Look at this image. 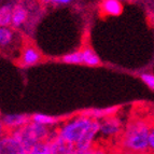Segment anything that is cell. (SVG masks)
<instances>
[{
  "label": "cell",
  "instance_id": "1",
  "mask_svg": "<svg viewBox=\"0 0 154 154\" xmlns=\"http://www.w3.org/2000/svg\"><path fill=\"white\" fill-rule=\"evenodd\" d=\"M151 123L144 119H131L120 137L121 150L133 154H148Z\"/></svg>",
  "mask_w": 154,
  "mask_h": 154
},
{
  "label": "cell",
  "instance_id": "2",
  "mask_svg": "<svg viewBox=\"0 0 154 154\" xmlns=\"http://www.w3.org/2000/svg\"><path fill=\"white\" fill-rule=\"evenodd\" d=\"M94 119L90 118L84 113H81L59 123L55 128V134L59 138L64 139L65 141L75 146L83 138L85 133L88 131Z\"/></svg>",
  "mask_w": 154,
  "mask_h": 154
},
{
  "label": "cell",
  "instance_id": "3",
  "mask_svg": "<svg viewBox=\"0 0 154 154\" xmlns=\"http://www.w3.org/2000/svg\"><path fill=\"white\" fill-rule=\"evenodd\" d=\"M12 134L25 149H28L40 142L49 141L55 135V129H51V127L40 125L31 121L21 128L12 131Z\"/></svg>",
  "mask_w": 154,
  "mask_h": 154
},
{
  "label": "cell",
  "instance_id": "4",
  "mask_svg": "<svg viewBox=\"0 0 154 154\" xmlns=\"http://www.w3.org/2000/svg\"><path fill=\"white\" fill-rule=\"evenodd\" d=\"M99 122H100L99 135L103 139H109V140L121 137L122 133L124 131V127H125L123 125L122 120L120 118H118L116 116L106 118Z\"/></svg>",
  "mask_w": 154,
  "mask_h": 154
},
{
  "label": "cell",
  "instance_id": "5",
  "mask_svg": "<svg viewBox=\"0 0 154 154\" xmlns=\"http://www.w3.org/2000/svg\"><path fill=\"white\" fill-rule=\"evenodd\" d=\"M25 148L12 133H7L0 138V154H23Z\"/></svg>",
  "mask_w": 154,
  "mask_h": 154
},
{
  "label": "cell",
  "instance_id": "6",
  "mask_svg": "<svg viewBox=\"0 0 154 154\" xmlns=\"http://www.w3.org/2000/svg\"><path fill=\"white\" fill-rule=\"evenodd\" d=\"M2 124L5 125V129L8 133L16 131V129L21 128L26 124L31 122V116L28 114H21V113H16V114H5V116L0 118Z\"/></svg>",
  "mask_w": 154,
  "mask_h": 154
},
{
  "label": "cell",
  "instance_id": "7",
  "mask_svg": "<svg viewBox=\"0 0 154 154\" xmlns=\"http://www.w3.org/2000/svg\"><path fill=\"white\" fill-rule=\"evenodd\" d=\"M41 60V54L31 44H27L23 48L20 57V65L23 67H30L37 65Z\"/></svg>",
  "mask_w": 154,
  "mask_h": 154
},
{
  "label": "cell",
  "instance_id": "8",
  "mask_svg": "<svg viewBox=\"0 0 154 154\" xmlns=\"http://www.w3.org/2000/svg\"><path fill=\"white\" fill-rule=\"evenodd\" d=\"M50 148L52 154H75V146L69 142L65 141L64 139L59 138L55 134L49 140Z\"/></svg>",
  "mask_w": 154,
  "mask_h": 154
},
{
  "label": "cell",
  "instance_id": "9",
  "mask_svg": "<svg viewBox=\"0 0 154 154\" xmlns=\"http://www.w3.org/2000/svg\"><path fill=\"white\" fill-rule=\"evenodd\" d=\"M99 9L103 15L119 16L123 12V5L120 0H101Z\"/></svg>",
  "mask_w": 154,
  "mask_h": 154
},
{
  "label": "cell",
  "instance_id": "10",
  "mask_svg": "<svg viewBox=\"0 0 154 154\" xmlns=\"http://www.w3.org/2000/svg\"><path fill=\"white\" fill-rule=\"evenodd\" d=\"M119 108L118 107H109V108H103V109H94V110H90L84 112V114L88 116L90 118L94 119V120H98L101 121L103 119L109 118V116H116Z\"/></svg>",
  "mask_w": 154,
  "mask_h": 154
},
{
  "label": "cell",
  "instance_id": "11",
  "mask_svg": "<svg viewBox=\"0 0 154 154\" xmlns=\"http://www.w3.org/2000/svg\"><path fill=\"white\" fill-rule=\"evenodd\" d=\"M31 121L37 124L48 126V127H51L52 128L53 126H56L60 123V119L54 116L43 114V113H35L33 116H31Z\"/></svg>",
  "mask_w": 154,
  "mask_h": 154
},
{
  "label": "cell",
  "instance_id": "12",
  "mask_svg": "<svg viewBox=\"0 0 154 154\" xmlns=\"http://www.w3.org/2000/svg\"><path fill=\"white\" fill-rule=\"evenodd\" d=\"M28 17V12L23 5H15L12 10V26L18 28L26 22Z\"/></svg>",
  "mask_w": 154,
  "mask_h": 154
},
{
  "label": "cell",
  "instance_id": "13",
  "mask_svg": "<svg viewBox=\"0 0 154 154\" xmlns=\"http://www.w3.org/2000/svg\"><path fill=\"white\" fill-rule=\"evenodd\" d=\"M14 31L10 27H0V49H7L13 43Z\"/></svg>",
  "mask_w": 154,
  "mask_h": 154
},
{
  "label": "cell",
  "instance_id": "14",
  "mask_svg": "<svg viewBox=\"0 0 154 154\" xmlns=\"http://www.w3.org/2000/svg\"><path fill=\"white\" fill-rule=\"evenodd\" d=\"M81 52H82V58L84 65L90 67H95L100 64V58L92 49L84 48L83 50H81Z\"/></svg>",
  "mask_w": 154,
  "mask_h": 154
},
{
  "label": "cell",
  "instance_id": "15",
  "mask_svg": "<svg viewBox=\"0 0 154 154\" xmlns=\"http://www.w3.org/2000/svg\"><path fill=\"white\" fill-rule=\"evenodd\" d=\"M12 10L10 5H2L0 8V27H10L12 25Z\"/></svg>",
  "mask_w": 154,
  "mask_h": 154
},
{
  "label": "cell",
  "instance_id": "16",
  "mask_svg": "<svg viewBox=\"0 0 154 154\" xmlns=\"http://www.w3.org/2000/svg\"><path fill=\"white\" fill-rule=\"evenodd\" d=\"M75 154H112V152L108 146L95 143L85 150H75Z\"/></svg>",
  "mask_w": 154,
  "mask_h": 154
},
{
  "label": "cell",
  "instance_id": "17",
  "mask_svg": "<svg viewBox=\"0 0 154 154\" xmlns=\"http://www.w3.org/2000/svg\"><path fill=\"white\" fill-rule=\"evenodd\" d=\"M23 154H52L49 141L40 142L36 146L25 149Z\"/></svg>",
  "mask_w": 154,
  "mask_h": 154
},
{
  "label": "cell",
  "instance_id": "18",
  "mask_svg": "<svg viewBox=\"0 0 154 154\" xmlns=\"http://www.w3.org/2000/svg\"><path fill=\"white\" fill-rule=\"evenodd\" d=\"M64 63L67 64H72V65H79L83 64V58H82V52L78 51L73 52V53H69V54L65 55L62 59Z\"/></svg>",
  "mask_w": 154,
  "mask_h": 154
},
{
  "label": "cell",
  "instance_id": "19",
  "mask_svg": "<svg viewBox=\"0 0 154 154\" xmlns=\"http://www.w3.org/2000/svg\"><path fill=\"white\" fill-rule=\"evenodd\" d=\"M142 82L150 88V90L154 91V75L153 73H149V72H146V73H142L140 75Z\"/></svg>",
  "mask_w": 154,
  "mask_h": 154
},
{
  "label": "cell",
  "instance_id": "20",
  "mask_svg": "<svg viewBox=\"0 0 154 154\" xmlns=\"http://www.w3.org/2000/svg\"><path fill=\"white\" fill-rule=\"evenodd\" d=\"M149 152L154 154V123L151 124V129H150L149 136Z\"/></svg>",
  "mask_w": 154,
  "mask_h": 154
},
{
  "label": "cell",
  "instance_id": "21",
  "mask_svg": "<svg viewBox=\"0 0 154 154\" xmlns=\"http://www.w3.org/2000/svg\"><path fill=\"white\" fill-rule=\"evenodd\" d=\"M50 2L55 3V5H67V3H70L73 0H49Z\"/></svg>",
  "mask_w": 154,
  "mask_h": 154
},
{
  "label": "cell",
  "instance_id": "22",
  "mask_svg": "<svg viewBox=\"0 0 154 154\" xmlns=\"http://www.w3.org/2000/svg\"><path fill=\"white\" fill-rule=\"evenodd\" d=\"M8 133L7 131V129H5V125L2 124V122H1V120H0V138L3 136V135H5V134Z\"/></svg>",
  "mask_w": 154,
  "mask_h": 154
},
{
  "label": "cell",
  "instance_id": "23",
  "mask_svg": "<svg viewBox=\"0 0 154 154\" xmlns=\"http://www.w3.org/2000/svg\"><path fill=\"white\" fill-rule=\"evenodd\" d=\"M119 154H133V153H131V152H127V151H123V150H122L121 153H119Z\"/></svg>",
  "mask_w": 154,
  "mask_h": 154
}]
</instances>
